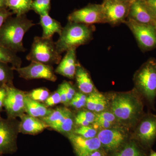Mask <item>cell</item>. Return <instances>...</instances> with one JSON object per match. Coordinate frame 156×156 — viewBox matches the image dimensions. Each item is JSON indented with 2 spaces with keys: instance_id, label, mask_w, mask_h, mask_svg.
<instances>
[{
  "instance_id": "3957f363",
  "label": "cell",
  "mask_w": 156,
  "mask_h": 156,
  "mask_svg": "<svg viewBox=\"0 0 156 156\" xmlns=\"http://www.w3.org/2000/svg\"><path fill=\"white\" fill-rule=\"evenodd\" d=\"M95 30L94 25L68 22L63 27L61 34L55 42L56 48L60 54L87 44L93 39Z\"/></svg>"
},
{
  "instance_id": "d6a6232c",
  "label": "cell",
  "mask_w": 156,
  "mask_h": 156,
  "mask_svg": "<svg viewBox=\"0 0 156 156\" xmlns=\"http://www.w3.org/2000/svg\"><path fill=\"white\" fill-rule=\"evenodd\" d=\"M60 103H61V97L59 91L57 89L56 91L50 95L48 99L44 102V104L47 107L50 108Z\"/></svg>"
},
{
  "instance_id": "7402d4cb",
  "label": "cell",
  "mask_w": 156,
  "mask_h": 156,
  "mask_svg": "<svg viewBox=\"0 0 156 156\" xmlns=\"http://www.w3.org/2000/svg\"><path fill=\"white\" fill-rule=\"evenodd\" d=\"M32 2V0H6V5L16 16H21L31 10Z\"/></svg>"
},
{
  "instance_id": "277c9868",
  "label": "cell",
  "mask_w": 156,
  "mask_h": 156,
  "mask_svg": "<svg viewBox=\"0 0 156 156\" xmlns=\"http://www.w3.org/2000/svg\"><path fill=\"white\" fill-rule=\"evenodd\" d=\"M135 89L153 105L156 97V59L150 58L135 72Z\"/></svg>"
},
{
  "instance_id": "44dd1931",
  "label": "cell",
  "mask_w": 156,
  "mask_h": 156,
  "mask_svg": "<svg viewBox=\"0 0 156 156\" xmlns=\"http://www.w3.org/2000/svg\"><path fill=\"white\" fill-rule=\"evenodd\" d=\"M40 24L43 28L42 37L45 38H52L55 33L60 35L63 29L60 22L52 18L49 14L40 16Z\"/></svg>"
},
{
  "instance_id": "e0dca14e",
  "label": "cell",
  "mask_w": 156,
  "mask_h": 156,
  "mask_svg": "<svg viewBox=\"0 0 156 156\" xmlns=\"http://www.w3.org/2000/svg\"><path fill=\"white\" fill-rule=\"evenodd\" d=\"M20 118V133L35 135L49 128V126L41 119L32 116L27 114H24Z\"/></svg>"
},
{
  "instance_id": "4dcf8cb0",
  "label": "cell",
  "mask_w": 156,
  "mask_h": 156,
  "mask_svg": "<svg viewBox=\"0 0 156 156\" xmlns=\"http://www.w3.org/2000/svg\"><path fill=\"white\" fill-rule=\"evenodd\" d=\"M87 96L82 92H76L73 99L70 102L69 105L76 109L80 110L86 106Z\"/></svg>"
},
{
  "instance_id": "5b68a950",
  "label": "cell",
  "mask_w": 156,
  "mask_h": 156,
  "mask_svg": "<svg viewBox=\"0 0 156 156\" xmlns=\"http://www.w3.org/2000/svg\"><path fill=\"white\" fill-rule=\"evenodd\" d=\"M26 58L31 62L52 66L58 64L61 60L62 56L58 53L53 39L35 37Z\"/></svg>"
},
{
  "instance_id": "7bdbcfd3",
  "label": "cell",
  "mask_w": 156,
  "mask_h": 156,
  "mask_svg": "<svg viewBox=\"0 0 156 156\" xmlns=\"http://www.w3.org/2000/svg\"><path fill=\"white\" fill-rule=\"evenodd\" d=\"M117 1H121V2H131L132 0H117Z\"/></svg>"
},
{
  "instance_id": "8fae6325",
  "label": "cell",
  "mask_w": 156,
  "mask_h": 156,
  "mask_svg": "<svg viewBox=\"0 0 156 156\" xmlns=\"http://www.w3.org/2000/svg\"><path fill=\"white\" fill-rule=\"evenodd\" d=\"M13 69L18 73L20 77L27 80L44 79L54 82L57 80L52 66L31 62L30 64L25 67L18 68L13 67Z\"/></svg>"
},
{
  "instance_id": "83f0119b",
  "label": "cell",
  "mask_w": 156,
  "mask_h": 156,
  "mask_svg": "<svg viewBox=\"0 0 156 156\" xmlns=\"http://www.w3.org/2000/svg\"><path fill=\"white\" fill-rule=\"evenodd\" d=\"M98 133L97 129L90 125L89 126H76L73 133L84 138L90 139L96 137Z\"/></svg>"
},
{
  "instance_id": "4316f807",
  "label": "cell",
  "mask_w": 156,
  "mask_h": 156,
  "mask_svg": "<svg viewBox=\"0 0 156 156\" xmlns=\"http://www.w3.org/2000/svg\"><path fill=\"white\" fill-rule=\"evenodd\" d=\"M51 0H34L32 3L31 10L41 15L49 14Z\"/></svg>"
},
{
  "instance_id": "ba28073f",
  "label": "cell",
  "mask_w": 156,
  "mask_h": 156,
  "mask_svg": "<svg viewBox=\"0 0 156 156\" xmlns=\"http://www.w3.org/2000/svg\"><path fill=\"white\" fill-rule=\"evenodd\" d=\"M6 95L4 108L7 117L17 119L25 113V98L27 92L20 90L14 85L5 86Z\"/></svg>"
},
{
  "instance_id": "6da1fadb",
  "label": "cell",
  "mask_w": 156,
  "mask_h": 156,
  "mask_svg": "<svg viewBox=\"0 0 156 156\" xmlns=\"http://www.w3.org/2000/svg\"><path fill=\"white\" fill-rule=\"evenodd\" d=\"M108 101L110 111L118 122L126 127L136 126L143 115V98L134 88L127 92H114Z\"/></svg>"
},
{
  "instance_id": "d590c367",
  "label": "cell",
  "mask_w": 156,
  "mask_h": 156,
  "mask_svg": "<svg viewBox=\"0 0 156 156\" xmlns=\"http://www.w3.org/2000/svg\"><path fill=\"white\" fill-rule=\"evenodd\" d=\"M14 14L12 12L7 8L0 9V28L2 26L6 20Z\"/></svg>"
},
{
  "instance_id": "8992f818",
  "label": "cell",
  "mask_w": 156,
  "mask_h": 156,
  "mask_svg": "<svg viewBox=\"0 0 156 156\" xmlns=\"http://www.w3.org/2000/svg\"><path fill=\"white\" fill-rule=\"evenodd\" d=\"M20 124V121L17 119H4L0 115V154H13L17 151Z\"/></svg>"
},
{
  "instance_id": "74e56055",
  "label": "cell",
  "mask_w": 156,
  "mask_h": 156,
  "mask_svg": "<svg viewBox=\"0 0 156 156\" xmlns=\"http://www.w3.org/2000/svg\"><path fill=\"white\" fill-rule=\"evenodd\" d=\"M6 95V89L5 87L0 88V114L3 111L4 101Z\"/></svg>"
},
{
  "instance_id": "1f68e13d",
  "label": "cell",
  "mask_w": 156,
  "mask_h": 156,
  "mask_svg": "<svg viewBox=\"0 0 156 156\" xmlns=\"http://www.w3.org/2000/svg\"><path fill=\"white\" fill-rule=\"evenodd\" d=\"M102 93L95 90L94 92L89 94L87 97L86 107L90 111L94 112Z\"/></svg>"
},
{
  "instance_id": "ee69618b",
  "label": "cell",
  "mask_w": 156,
  "mask_h": 156,
  "mask_svg": "<svg viewBox=\"0 0 156 156\" xmlns=\"http://www.w3.org/2000/svg\"><path fill=\"white\" fill-rule=\"evenodd\" d=\"M144 1H146V0H144Z\"/></svg>"
},
{
  "instance_id": "9c48e42d",
  "label": "cell",
  "mask_w": 156,
  "mask_h": 156,
  "mask_svg": "<svg viewBox=\"0 0 156 156\" xmlns=\"http://www.w3.org/2000/svg\"><path fill=\"white\" fill-rule=\"evenodd\" d=\"M131 2L103 0L101 5L105 23L112 26L124 23L128 18Z\"/></svg>"
},
{
  "instance_id": "484cf974",
  "label": "cell",
  "mask_w": 156,
  "mask_h": 156,
  "mask_svg": "<svg viewBox=\"0 0 156 156\" xmlns=\"http://www.w3.org/2000/svg\"><path fill=\"white\" fill-rule=\"evenodd\" d=\"M118 122L116 118L111 111H104L95 114V124H101L105 126L115 125Z\"/></svg>"
},
{
  "instance_id": "9a60e30c",
  "label": "cell",
  "mask_w": 156,
  "mask_h": 156,
  "mask_svg": "<svg viewBox=\"0 0 156 156\" xmlns=\"http://www.w3.org/2000/svg\"><path fill=\"white\" fill-rule=\"evenodd\" d=\"M71 143L77 156H87L101 147V144L97 136L87 139L72 133L67 136Z\"/></svg>"
},
{
  "instance_id": "d4e9b609",
  "label": "cell",
  "mask_w": 156,
  "mask_h": 156,
  "mask_svg": "<svg viewBox=\"0 0 156 156\" xmlns=\"http://www.w3.org/2000/svg\"><path fill=\"white\" fill-rule=\"evenodd\" d=\"M95 114L89 110H82L75 115L76 126H89L95 121Z\"/></svg>"
},
{
  "instance_id": "ffe728a7",
  "label": "cell",
  "mask_w": 156,
  "mask_h": 156,
  "mask_svg": "<svg viewBox=\"0 0 156 156\" xmlns=\"http://www.w3.org/2000/svg\"><path fill=\"white\" fill-rule=\"evenodd\" d=\"M25 113L41 119L49 115L53 110L44 104L32 99L27 92L25 98Z\"/></svg>"
},
{
  "instance_id": "ab89813d",
  "label": "cell",
  "mask_w": 156,
  "mask_h": 156,
  "mask_svg": "<svg viewBox=\"0 0 156 156\" xmlns=\"http://www.w3.org/2000/svg\"><path fill=\"white\" fill-rule=\"evenodd\" d=\"M87 156H104L103 154L100 151L97 150L93 152Z\"/></svg>"
},
{
  "instance_id": "b9f144b4",
  "label": "cell",
  "mask_w": 156,
  "mask_h": 156,
  "mask_svg": "<svg viewBox=\"0 0 156 156\" xmlns=\"http://www.w3.org/2000/svg\"><path fill=\"white\" fill-rule=\"evenodd\" d=\"M149 156H156V152L154 151H151V152Z\"/></svg>"
},
{
  "instance_id": "7a4b0ae2",
  "label": "cell",
  "mask_w": 156,
  "mask_h": 156,
  "mask_svg": "<svg viewBox=\"0 0 156 156\" xmlns=\"http://www.w3.org/2000/svg\"><path fill=\"white\" fill-rule=\"evenodd\" d=\"M35 25L26 14L9 17L0 28V45L16 53L25 52L23 37Z\"/></svg>"
},
{
  "instance_id": "5bb4252c",
  "label": "cell",
  "mask_w": 156,
  "mask_h": 156,
  "mask_svg": "<svg viewBox=\"0 0 156 156\" xmlns=\"http://www.w3.org/2000/svg\"><path fill=\"white\" fill-rule=\"evenodd\" d=\"M127 19L138 23L156 26V17L144 0L131 1Z\"/></svg>"
},
{
  "instance_id": "603a6c76",
  "label": "cell",
  "mask_w": 156,
  "mask_h": 156,
  "mask_svg": "<svg viewBox=\"0 0 156 156\" xmlns=\"http://www.w3.org/2000/svg\"><path fill=\"white\" fill-rule=\"evenodd\" d=\"M0 62L11 64L13 67H21L22 60L17 53L0 45Z\"/></svg>"
},
{
  "instance_id": "e575fe53",
  "label": "cell",
  "mask_w": 156,
  "mask_h": 156,
  "mask_svg": "<svg viewBox=\"0 0 156 156\" xmlns=\"http://www.w3.org/2000/svg\"><path fill=\"white\" fill-rule=\"evenodd\" d=\"M108 101L107 99L106 98L103 94H102L101 97L99 99L97 106L95 108V112L96 113L104 111L107 107L108 105Z\"/></svg>"
},
{
  "instance_id": "d6986e66",
  "label": "cell",
  "mask_w": 156,
  "mask_h": 156,
  "mask_svg": "<svg viewBox=\"0 0 156 156\" xmlns=\"http://www.w3.org/2000/svg\"><path fill=\"white\" fill-rule=\"evenodd\" d=\"M75 78L80 92L89 95L95 91V86L89 73L79 62L77 66Z\"/></svg>"
},
{
  "instance_id": "ac0fdd59",
  "label": "cell",
  "mask_w": 156,
  "mask_h": 156,
  "mask_svg": "<svg viewBox=\"0 0 156 156\" xmlns=\"http://www.w3.org/2000/svg\"><path fill=\"white\" fill-rule=\"evenodd\" d=\"M76 127L75 115L67 108L50 128L67 136L73 132Z\"/></svg>"
},
{
  "instance_id": "7c38bea8",
  "label": "cell",
  "mask_w": 156,
  "mask_h": 156,
  "mask_svg": "<svg viewBox=\"0 0 156 156\" xmlns=\"http://www.w3.org/2000/svg\"><path fill=\"white\" fill-rule=\"evenodd\" d=\"M134 136L141 143L150 146L156 138V115H144L136 124Z\"/></svg>"
},
{
  "instance_id": "60d3db41",
  "label": "cell",
  "mask_w": 156,
  "mask_h": 156,
  "mask_svg": "<svg viewBox=\"0 0 156 156\" xmlns=\"http://www.w3.org/2000/svg\"><path fill=\"white\" fill-rule=\"evenodd\" d=\"M7 8L6 5V0H0V9Z\"/></svg>"
},
{
  "instance_id": "52a82bcc",
  "label": "cell",
  "mask_w": 156,
  "mask_h": 156,
  "mask_svg": "<svg viewBox=\"0 0 156 156\" xmlns=\"http://www.w3.org/2000/svg\"><path fill=\"white\" fill-rule=\"evenodd\" d=\"M124 23L133 33L142 52H147L156 48L155 26L138 23L128 19Z\"/></svg>"
},
{
  "instance_id": "4fadbf2b",
  "label": "cell",
  "mask_w": 156,
  "mask_h": 156,
  "mask_svg": "<svg viewBox=\"0 0 156 156\" xmlns=\"http://www.w3.org/2000/svg\"><path fill=\"white\" fill-rule=\"evenodd\" d=\"M97 137L102 146L107 150L113 151L119 148L125 142L127 134L122 128L114 126L100 130Z\"/></svg>"
},
{
  "instance_id": "30bf717a",
  "label": "cell",
  "mask_w": 156,
  "mask_h": 156,
  "mask_svg": "<svg viewBox=\"0 0 156 156\" xmlns=\"http://www.w3.org/2000/svg\"><path fill=\"white\" fill-rule=\"evenodd\" d=\"M68 22L93 25L105 23L101 4H89L86 7L73 11L68 17Z\"/></svg>"
},
{
  "instance_id": "f546056e",
  "label": "cell",
  "mask_w": 156,
  "mask_h": 156,
  "mask_svg": "<svg viewBox=\"0 0 156 156\" xmlns=\"http://www.w3.org/2000/svg\"><path fill=\"white\" fill-rule=\"evenodd\" d=\"M27 94L32 99L40 102H44L50 95L49 90L44 87L33 89Z\"/></svg>"
},
{
  "instance_id": "2e32d148",
  "label": "cell",
  "mask_w": 156,
  "mask_h": 156,
  "mask_svg": "<svg viewBox=\"0 0 156 156\" xmlns=\"http://www.w3.org/2000/svg\"><path fill=\"white\" fill-rule=\"evenodd\" d=\"M62 58L58 66L54 70L56 73L70 79H74L78 62L76 59V49H70Z\"/></svg>"
},
{
  "instance_id": "836d02e7",
  "label": "cell",
  "mask_w": 156,
  "mask_h": 156,
  "mask_svg": "<svg viewBox=\"0 0 156 156\" xmlns=\"http://www.w3.org/2000/svg\"><path fill=\"white\" fill-rule=\"evenodd\" d=\"M62 84L64 87L66 92L68 102L69 105L70 102L75 95L76 92L75 88L73 86V84L70 82H67V81H64Z\"/></svg>"
},
{
  "instance_id": "f1b7e54d",
  "label": "cell",
  "mask_w": 156,
  "mask_h": 156,
  "mask_svg": "<svg viewBox=\"0 0 156 156\" xmlns=\"http://www.w3.org/2000/svg\"><path fill=\"white\" fill-rule=\"evenodd\" d=\"M115 156H144V154L134 142L127 144Z\"/></svg>"
},
{
  "instance_id": "cb8c5ba5",
  "label": "cell",
  "mask_w": 156,
  "mask_h": 156,
  "mask_svg": "<svg viewBox=\"0 0 156 156\" xmlns=\"http://www.w3.org/2000/svg\"><path fill=\"white\" fill-rule=\"evenodd\" d=\"M14 70L9 63L0 62V88L14 85Z\"/></svg>"
},
{
  "instance_id": "f35d334b",
  "label": "cell",
  "mask_w": 156,
  "mask_h": 156,
  "mask_svg": "<svg viewBox=\"0 0 156 156\" xmlns=\"http://www.w3.org/2000/svg\"><path fill=\"white\" fill-rule=\"evenodd\" d=\"M145 2L148 7L156 17V0H146Z\"/></svg>"
},
{
  "instance_id": "8d00e7d4",
  "label": "cell",
  "mask_w": 156,
  "mask_h": 156,
  "mask_svg": "<svg viewBox=\"0 0 156 156\" xmlns=\"http://www.w3.org/2000/svg\"><path fill=\"white\" fill-rule=\"evenodd\" d=\"M58 90L60 93V97H61V103L63 104L65 106L67 107L69 105L68 102L67 95L66 92L65 90L64 87L61 84L58 86Z\"/></svg>"
}]
</instances>
